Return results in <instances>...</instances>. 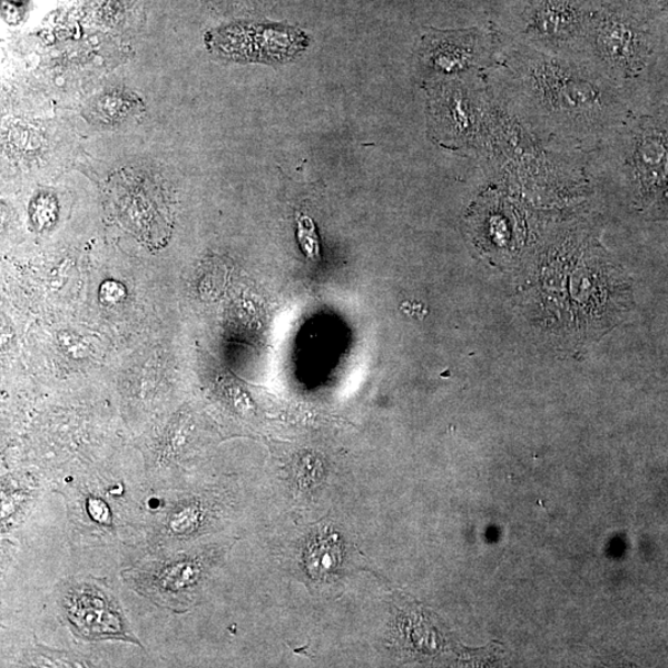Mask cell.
<instances>
[{"label": "cell", "mask_w": 668, "mask_h": 668, "mask_svg": "<svg viewBox=\"0 0 668 668\" xmlns=\"http://www.w3.org/2000/svg\"><path fill=\"white\" fill-rule=\"evenodd\" d=\"M508 70L513 110L547 140L594 144L626 121L611 78L588 66L520 46L510 54Z\"/></svg>", "instance_id": "1"}, {"label": "cell", "mask_w": 668, "mask_h": 668, "mask_svg": "<svg viewBox=\"0 0 668 668\" xmlns=\"http://www.w3.org/2000/svg\"><path fill=\"white\" fill-rule=\"evenodd\" d=\"M100 298L105 303H116L125 298V289L123 285L114 281H105L100 290Z\"/></svg>", "instance_id": "12"}, {"label": "cell", "mask_w": 668, "mask_h": 668, "mask_svg": "<svg viewBox=\"0 0 668 668\" xmlns=\"http://www.w3.org/2000/svg\"><path fill=\"white\" fill-rule=\"evenodd\" d=\"M105 601L101 597L85 593L76 601V608L71 609L73 622L81 626L85 631L93 633L118 634L122 633L121 619L114 615L110 609L105 606Z\"/></svg>", "instance_id": "10"}, {"label": "cell", "mask_w": 668, "mask_h": 668, "mask_svg": "<svg viewBox=\"0 0 668 668\" xmlns=\"http://www.w3.org/2000/svg\"><path fill=\"white\" fill-rule=\"evenodd\" d=\"M487 37L477 29L459 32L431 31L424 38V62L431 73L452 75L488 62Z\"/></svg>", "instance_id": "8"}, {"label": "cell", "mask_w": 668, "mask_h": 668, "mask_svg": "<svg viewBox=\"0 0 668 668\" xmlns=\"http://www.w3.org/2000/svg\"><path fill=\"white\" fill-rule=\"evenodd\" d=\"M483 98L461 84L442 86L431 110L442 141L465 145L475 140L483 120Z\"/></svg>", "instance_id": "7"}, {"label": "cell", "mask_w": 668, "mask_h": 668, "mask_svg": "<svg viewBox=\"0 0 668 668\" xmlns=\"http://www.w3.org/2000/svg\"><path fill=\"white\" fill-rule=\"evenodd\" d=\"M593 14L587 0H530L524 33L554 53L576 51L587 42Z\"/></svg>", "instance_id": "5"}, {"label": "cell", "mask_w": 668, "mask_h": 668, "mask_svg": "<svg viewBox=\"0 0 668 668\" xmlns=\"http://www.w3.org/2000/svg\"><path fill=\"white\" fill-rule=\"evenodd\" d=\"M633 12L654 13L663 11L668 0H622Z\"/></svg>", "instance_id": "13"}, {"label": "cell", "mask_w": 668, "mask_h": 668, "mask_svg": "<svg viewBox=\"0 0 668 668\" xmlns=\"http://www.w3.org/2000/svg\"><path fill=\"white\" fill-rule=\"evenodd\" d=\"M622 170L637 210L668 215V111L635 118L617 130Z\"/></svg>", "instance_id": "2"}, {"label": "cell", "mask_w": 668, "mask_h": 668, "mask_svg": "<svg viewBox=\"0 0 668 668\" xmlns=\"http://www.w3.org/2000/svg\"><path fill=\"white\" fill-rule=\"evenodd\" d=\"M343 558V542L337 533L322 530L309 538L303 549V565L311 577L324 579L337 571Z\"/></svg>", "instance_id": "9"}, {"label": "cell", "mask_w": 668, "mask_h": 668, "mask_svg": "<svg viewBox=\"0 0 668 668\" xmlns=\"http://www.w3.org/2000/svg\"><path fill=\"white\" fill-rule=\"evenodd\" d=\"M87 510L96 523L105 524L110 520V510L100 499L88 500Z\"/></svg>", "instance_id": "14"}, {"label": "cell", "mask_w": 668, "mask_h": 668, "mask_svg": "<svg viewBox=\"0 0 668 668\" xmlns=\"http://www.w3.org/2000/svg\"><path fill=\"white\" fill-rule=\"evenodd\" d=\"M579 265L571 283V322L582 333L602 332L631 309V288L589 237L579 254Z\"/></svg>", "instance_id": "3"}, {"label": "cell", "mask_w": 668, "mask_h": 668, "mask_svg": "<svg viewBox=\"0 0 668 668\" xmlns=\"http://www.w3.org/2000/svg\"><path fill=\"white\" fill-rule=\"evenodd\" d=\"M586 44L611 80L641 76L654 52L652 34L642 21L611 8L594 12Z\"/></svg>", "instance_id": "4"}, {"label": "cell", "mask_w": 668, "mask_h": 668, "mask_svg": "<svg viewBox=\"0 0 668 668\" xmlns=\"http://www.w3.org/2000/svg\"><path fill=\"white\" fill-rule=\"evenodd\" d=\"M219 52L241 60L288 62L308 45V37L298 29L281 25H243L224 29L214 36Z\"/></svg>", "instance_id": "6"}, {"label": "cell", "mask_w": 668, "mask_h": 668, "mask_svg": "<svg viewBox=\"0 0 668 668\" xmlns=\"http://www.w3.org/2000/svg\"><path fill=\"white\" fill-rule=\"evenodd\" d=\"M199 522L200 510L191 504L175 512L170 517L169 526L175 534H190L198 527Z\"/></svg>", "instance_id": "11"}]
</instances>
